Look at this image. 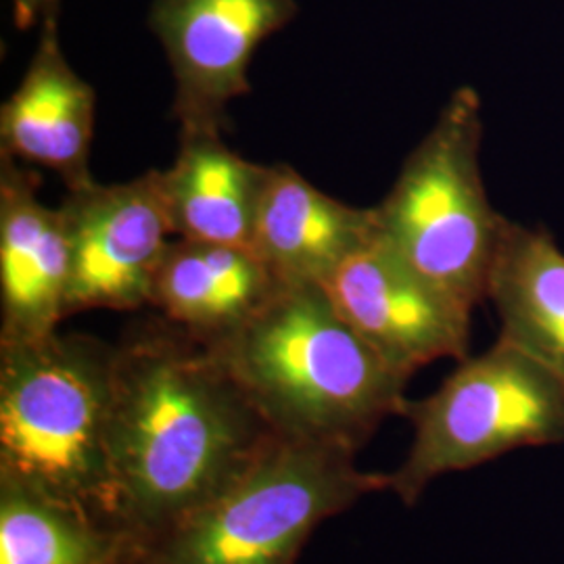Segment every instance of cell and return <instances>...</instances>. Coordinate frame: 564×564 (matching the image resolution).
<instances>
[{"mask_svg":"<svg viewBox=\"0 0 564 564\" xmlns=\"http://www.w3.org/2000/svg\"><path fill=\"white\" fill-rule=\"evenodd\" d=\"M276 440L223 358L162 316L116 345L109 445L121 527L137 550Z\"/></svg>","mask_w":564,"mask_h":564,"instance_id":"obj_1","label":"cell"},{"mask_svg":"<svg viewBox=\"0 0 564 564\" xmlns=\"http://www.w3.org/2000/svg\"><path fill=\"white\" fill-rule=\"evenodd\" d=\"M212 349L282 440L358 454L408 402L410 377L343 318L321 284H282Z\"/></svg>","mask_w":564,"mask_h":564,"instance_id":"obj_2","label":"cell"},{"mask_svg":"<svg viewBox=\"0 0 564 564\" xmlns=\"http://www.w3.org/2000/svg\"><path fill=\"white\" fill-rule=\"evenodd\" d=\"M116 345L80 333L0 343V479L121 527L111 466Z\"/></svg>","mask_w":564,"mask_h":564,"instance_id":"obj_3","label":"cell"},{"mask_svg":"<svg viewBox=\"0 0 564 564\" xmlns=\"http://www.w3.org/2000/svg\"><path fill=\"white\" fill-rule=\"evenodd\" d=\"M354 452L279 437L237 479L142 544L130 564H295L328 519L389 489Z\"/></svg>","mask_w":564,"mask_h":564,"instance_id":"obj_4","label":"cell"},{"mask_svg":"<svg viewBox=\"0 0 564 564\" xmlns=\"http://www.w3.org/2000/svg\"><path fill=\"white\" fill-rule=\"evenodd\" d=\"M481 142V97L463 86L408 155L387 197L372 207L377 237L470 310L487 300L506 224L487 197Z\"/></svg>","mask_w":564,"mask_h":564,"instance_id":"obj_5","label":"cell"},{"mask_svg":"<svg viewBox=\"0 0 564 564\" xmlns=\"http://www.w3.org/2000/svg\"><path fill=\"white\" fill-rule=\"evenodd\" d=\"M414 437L389 489L414 506L435 479L521 447L564 442V383L510 343L464 358L431 395L403 405Z\"/></svg>","mask_w":564,"mask_h":564,"instance_id":"obj_6","label":"cell"},{"mask_svg":"<svg viewBox=\"0 0 564 564\" xmlns=\"http://www.w3.org/2000/svg\"><path fill=\"white\" fill-rule=\"evenodd\" d=\"M59 209L69 245L65 314L151 307L153 282L172 235L160 170L67 191Z\"/></svg>","mask_w":564,"mask_h":564,"instance_id":"obj_7","label":"cell"},{"mask_svg":"<svg viewBox=\"0 0 564 564\" xmlns=\"http://www.w3.org/2000/svg\"><path fill=\"white\" fill-rule=\"evenodd\" d=\"M295 15V0H153L149 25L172 69L178 130L224 132L230 102L251 90L256 51Z\"/></svg>","mask_w":564,"mask_h":564,"instance_id":"obj_8","label":"cell"},{"mask_svg":"<svg viewBox=\"0 0 564 564\" xmlns=\"http://www.w3.org/2000/svg\"><path fill=\"white\" fill-rule=\"evenodd\" d=\"M321 286L343 318L410 379L429 364L468 356L473 310L423 279L379 237Z\"/></svg>","mask_w":564,"mask_h":564,"instance_id":"obj_9","label":"cell"},{"mask_svg":"<svg viewBox=\"0 0 564 564\" xmlns=\"http://www.w3.org/2000/svg\"><path fill=\"white\" fill-rule=\"evenodd\" d=\"M39 186L34 172L0 155V343L41 339L67 318V232Z\"/></svg>","mask_w":564,"mask_h":564,"instance_id":"obj_10","label":"cell"},{"mask_svg":"<svg viewBox=\"0 0 564 564\" xmlns=\"http://www.w3.org/2000/svg\"><path fill=\"white\" fill-rule=\"evenodd\" d=\"M97 93L63 53L57 11L42 20L39 46L20 86L0 107V155L41 165L67 191L93 184Z\"/></svg>","mask_w":564,"mask_h":564,"instance_id":"obj_11","label":"cell"},{"mask_svg":"<svg viewBox=\"0 0 564 564\" xmlns=\"http://www.w3.org/2000/svg\"><path fill=\"white\" fill-rule=\"evenodd\" d=\"M375 237L372 207L326 195L286 163L268 167L251 249L281 284H323Z\"/></svg>","mask_w":564,"mask_h":564,"instance_id":"obj_12","label":"cell"},{"mask_svg":"<svg viewBox=\"0 0 564 564\" xmlns=\"http://www.w3.org/2000/svg\"><path fill=\"white\" fill-rule=\"evenodd\" d=\"M281 286L251 247L174 239L153 282L151 307L197 341L218 347Z\"/></svg>","mask_w":564,"mask_h":564,"instance_id":"obj_13","label":"cell"},{"mask_svg":"<svg viewBox=\"0 0 564 564\" xmlns=\"http://www.w3.org/2000/svg\"><path fill=\"white\" fill-rule=\"evenodd\" d=\"M268 167L232 151L223 130H178L176 158L160 170L172 235L251 247Z\"/></svg>","mask_w":564,"mask_h":564,"instance_id":"obj_14","label":"cell"},{"mask_svg":"<svg viewBox=\"0 0 564 564\" xmlns=\"http://www.w3.org/2000/svg\"><path fill=\"white\" fill-rule=\"evenodd\" d=\"M500 337L564 383V251L542 228L506 218L487 281Z\"/></svg>","mask_w":564,"mask_h":564,"instance_id":"obj_15","label":"cell"},{"mask_svg":"<svg viewBox=\"0 0 564 564\" xmlns=\"http://www.w3.org/2000/svg\"><path fill=\"white\" fill-rule=\"evenodd\" d=\"M134 552L118 527L0 479V564H130Z\"/></svg>","mask_w":564,"mask_h":564,"instance_id":"obj_16","label":"cell"},{"mask_svg":"<svg viewBox=\"0 0 564 564\" xmlns=\"http://www.w3.org/2000/svg\"><path fill=\"white\" fill-rule=\"evenodd\" d=\"M59 0H13V20L20 30L32 28L36 21L55 13Z\"/></svg>","mask_w":564,"mask_h":564,"instance_id":"obj_17","label":"cell"}]
</instances>
